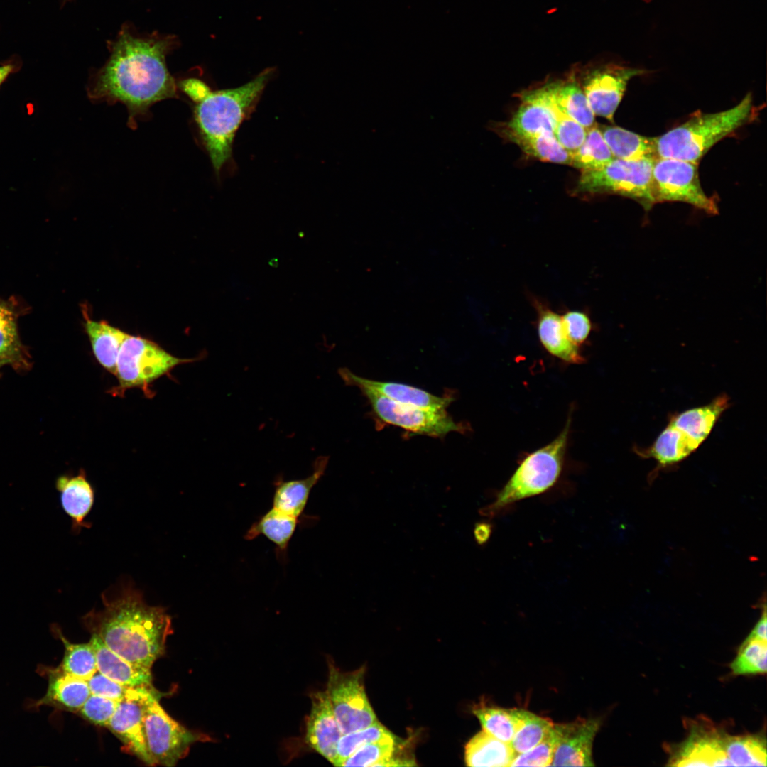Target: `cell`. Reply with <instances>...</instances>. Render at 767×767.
<instances>
[{
  "instance_id": "8992f818",
  "label": "cell",
  "mask_w": 767,
  "mask_h": 767,
  "mask_svg": "<svg viewBox=\"0 0 767 767\" xmlns=\"http://www.w3.org/2000/svg\"><path fill=\"white\" fill-rule=\"evenodd\" d=\"M203 357L180 359L151 340L128 334L117 359L115 376L118 385L109 393L114 396L123 397L128 389L139 388L148 394V387L154 381L180 364L197 361Z\"/></svg>"
},
{
  "instance_id": "f6af8a7d",
  "label": "cell",
  "mask_w": 767,
  "mask_h": 767,
  "mask_svg": "<svg viewBox=\"0 0 767 767\" xmlns=\"http://www.w3.org/2000/svg\"><path fill=\"white\" fill-rule=\"evenodd\" d=\"M91 694L119 701L127 692L126 687L97 670L87 680Z\"/></svg>"
},
{
  "instance_id": "484cf974",
  "label": "cell",
  "mask_w": 767,
  "mask_h": 767,
  "mask_svg": "<svg viewBox=\"0 0 767 767\" xmlns=\"http://www.w3.org/2000/svg\"><path fill=\"white\" fill-rule=\"evenodd\" d=\"M557 107L585 129L594 125V114L575 76L569 80L552 82L543 86Z\"/></svg>"
},
{
  "instance_id": "8fae6325",
  "label": "cell",
  "mask_w": 767,
  "mask_h": 767,
  "mask_svg": "<svg viewBox=\"0 0 767 767\" xmlns=\"http://www.w3.org/2000/svg\"><path fill=\"white\" fill-rule=\"evenodd\" d=\"M376 418L385 424L410 433L442 437L451 432L464 433L467 427L455 422L445 410L435 411L408 406L368 390H361Z\"/></svg>"
},
{
  "instance_id": "4316f807",
  "label": "cell",
  "mask_w": 767,
  "mask_h": 767,
  "mask_svg": "<svg viewBox=\"0 0 767 767\" xmlns=\"http://www.w3.org/2000/svg\"><path fill=\"white\" fill-rule=\"evenodd\" d=\"M700 445L698 441L668 423L653 443L639 454L653 458L659 467H666L684 460Z\"/></svg>"
},
{
  "instance_id": "d590c367",
  "label": "cell",
  "mask_w": 767,
  "mask_h": 767,
  "mask_svg": "<svg viewBox=\"0 0 767 767\" xmlns=\"http://www.w3.org/2000/svg\"><path fill=\"white\" fill-rule=\"evenodd\" d=\"M518 712L521 723L510 742L516 754L527 751L538 744L554 725L549 718L521 709Z\"/></svg>"
},
{
  "instance_id": "60d3db41",
  "label": "cell",
  "mask_w": 767,
  "mask_h": 767,
  "mask_svg": "<svg viewBox=\"0 0 767 767\" xmlns=\"http://www.w3.org/2000/svg\"><path fill=\"white\" fill-rule=\"evenodd\" d=\"M396 741L393 735L366 744L347 758L342 766H382L393 757Z\"/></svg>"
},
{
  "instance_id": "ee69618b",
  "label": "cell",
  "mask_w": 767,
  "mask_h": 767,
  "mask_svg": "<svg viewBox=\"0 0 767 767\" xmlns=\"http://www.w3.org/2000/svg\"><path fill=\"white\" fill-rule=\"evenodd\" d=\"M561 318L570 339L577 346L583 343L591 331V322L588 316L580 311H569Z\"/></svg>"
},
{
  "instance_id": "f35d334b",
  "label": "cell",
  "mask_w": 767,
  "mask_h": 767,
  "mask_svg": "<svg viewBox=\"0 0 767 767\" xmlns=\"http://www.w3.org/2000/svg\"><path fill=\"white\" fill-rule=\"evenodd\" d=\"M0 359L11 365L24 361L13 311L3 301H0Z\"/></svg>"
},
{
  "instance_id": "b9f144b4",
  "label": "cell",
  "mask_w": 767,
  "mask_h": 767,
  "mask_svg": "<svg viewBox=\"0 0 767 767\" xmlns=\"http://www.w3.org/2000/svg\"><path fill=\"white\" fill-rule=\"evenodd\" d=\"M560 731L554 724L547 736L531 749L518 754L510 766H551L560 740Z\"/></svg>"
},
{
  "instance_id": "d4e9b609",
  "label": "cell",
  "mask_w": 767,
  "mask_h": 767,
  "mask_svg": "<svg viewBox=\"0 0 767 767\" xmlns=\"http://www.w3.org/2000/svg\"><path fill=\"white\" fill-rule=\"evenodd\" d=\"M84 316L85 332L95 359L104 369L115 375L119 350L128 334L104 320L90 319L86 312Z\"/></svg>"
},
{
  "instance_id": "8d00e7d4",
  "label": "cell",
  "mask_w": 767,
  "mask_h": 767,
  "mask_svg": "<svg viewBox=\"0 0 767 767\" xmlns=\"http://www.w3.org/2000/svg\"><path fill=\"white\" fill-rule=\"evenodd\" d=\"M767 641L744 640L729 664L734 676L763 675L767 671Z\"/></svg>"
},
{
  "instance_id": "ac0fdd59",
  "label": "cell",
  "mask_w": 767,
  "mask_h": 767,
  "mask_svg": "<svg viewBox=\"0 0 767 767\" xmlns=\"http://www.w3.org/2000/svg\"><path fill=\"white\" fill-rule=\"evenodd\" d=\"M328 462V456L317 457L313 462V472L303 479L285 480L282 477H277L274 482L272 507L305 523L317 519L305 515L304 511L310 492L324 475Z\"/></svg>"
},
{
  "instance_id": "6da1fadb",
  "label": "cell",
  "mask_w": 767,
  "mask_h": 767,
  "mask_svg": "<svg viewBox=\"0 0 767 767\" xmlns=\"http://www.w3.org/2000/svg\"><path fill=\"white\" fill-rule=\"evenodd\" d=\"M175 45L170 36L141 37L123 28L108 61L92 80L89 97L124 104L131 124L153 104L177 97V85L165 62Z\"/></svg>"
},
{
  "instance_id": "ba28073f",
  "label": "cell",
  "mask_w": 767,
  "mask_h": 767,
  "mask_svg": "<svg viewBox=\"0 0 767 767\" xmlns=\"http://www.w3.org/2000/svg\"><path fill=\"white\" fill-rule=\"evenodd\" d=\"M146 749L153 766H174L185 757L197 741H210L201 733L186 729L170 717L155 696L148 704L143 718Z\"/></svg>"
},
{
  "instance_id": "7402d4cb",
  "label": "cell",
  "mask_w": 767,
  "mask_h": 767,
  "mask_svg": "<svg viewBox=\"0 0 767 767\" xmlns=\"http://www.w3.org/2000/svg\"><path fill=\"white\" fill-rule=\"evenodd\" d=\"M303 523H305L303 521L272 507L251 524L244 538L252 540L261 535L265 536L275 545L278 562L285 564L289 543L297 526Z\"/></svg>"
},
{
  "instance_id": "7a4b0ae2",
  "label": "cell",
  "mask_w": 767,
  "mask_h": 767,
  "mask_svg": "<svg viewBox=\"0 0 767 767\" xmlns=\"http://www.w3.org/2000/svg\"><path fill=\"white\" fill-rule=\"evenodd\" d=\"M102 599V610L93 609L82 618L86 629L120 657L151 668L173 633L166 609L147 604L131 584L104 592Z\"/></svg>"
},
{
  "instance_id": "c3c4849f",
  "label": "cell",
  "mask_w": 767,
  "mask_h": 767,
  "mask_svg": "<svg viewBox=\"0 0 767 767\" xmlns=\"http://www.w3.org/2000/svg\"><path fill=\"white\" fill-rule=\"evenodd\" d=\"M16 67L11 63L0 65V86L7 77L14 71Z\"/></svg>"
},
{
  "instance_id": "ab89813d",
  "label": "cell",
  "mask_w": 767,
  "mask_h": 767,
  "mask_svg": "<svg viewBox=\"0 0 767 767\" xmlns=\"http://www.w3.org/2000/svg\"><path fill=\"white\" fill-rule=\"evenodd\" d=\"M392 736L393 734L378 720L364 729L342 734L337 743L334 766H342L347 758L366 744Z\"/></svg>"
},
{
  "instance_id": "277c9868",
  "label": "cell",
  "mask_w": 767,
  "mask_h": 767,
  "mask_svg": "<svg viewBox=\"0 0 767 767\" xmlns=\"http://www.w3.org/2000/svg\"><path fill=\"white\" fill-rule=\"evenodd\" d=\"M755 115L750 92L729 109L697 111L685 122L655 137L656 157L699 163L715 143L750 122Z\"/></svg>"
},
{
  "instance_id": "e0dca14e",
  "label": "cell",
  "mask_w": 767,
  "mask_h": 767,
  "mask_svg": "<svg viewBox=\"0 0 767 767\" xmlns=\"http://www.w3.org/2000/svg\"><path fill=\"white\" fill-rule=\"evenodd\" d=\"M311 709L306 720L308 744L333 765L337 743L342 736L327 691L310 694Z\"/></svg>"
},
{
  "instance_id": "7dc6e473",
  "label": "cell",
  "mask_w": 767,
  "mask_h": 767,
  "mask_svg": "<svg viewBox=\"0 0 767 767\" xmlns=\"http://www.w3.org/2000/svg\"><path fill=\"white\" fill-rule=\"evenodd\" d=\"M491 527L487 523L479 522L475 524L474 535L479 545H482L487 541L491 534Z\"/></svg>"
},
{
  "instance_id": "d6986e66",
  "label": "cell",
  "mask_w": 767,
  "mask_h": 767,
  "mask_svg": "<svg viewBox=\"0 0 767 767\" xmlns=\"http://www.w3.org/2000/svg\"><path fill=\"white\" fill-rule=\"evenodd\" d=\"M48 678L45 695L35 706L50 705L61 709L77 712L91 695L87 680L71 675L59 667L40 669Z\"/></svg>"
},
{
  "instance_id": "4fadbf2b",
  "label": "cell",
  "mask_w": 767,
  "mask_h": 767,
  "mask_svg": "<svg viewBox=\"0 0 767 767\" xmlns=\"http://www.w3.org/2000/svg\"><path fill=\"white\" fill-rule=\"evenodd\" d=\"M155 696H160V694L153 686L129 687L118 701L107 726L121 740L126 751L148 766H153V763L146 746L143 718L148 704Z\"/></svg>"
},
{
  "instance_id": "e575fe53",
  "label": "cell",
  "mask_w": 767,
  "mask_h": 767,
  "mask_svg": "<svg viewBox=\"0 0 767 767\" xmlns=\"http://www.w3.org/2000/svg\"><path fill=\"white\" fill-rule=\"evenodd\" d=\"M570 155V165L581 171L599 169L614 158L600 129L595 124L587 129L584 142Z\"/></svg>"
},
{
  "instance_id": "836d02e7",
  "label": "cell",
  "mask_w": 767,
  "mask_h": 767,
  "mask_svg": "<svg viewBox=\"0 0 767 767\" xmlns=\"http://www.w3.org/2000/svg\"><path fill=\"white\" fill-rule=\"evenodd\" d=\"M52 631L64 644L65 651L61 664L58 666L64 672L76 678L87 680L97 670V659L94 648L87 643H72L62 633L56 625Z\"/></svg>"
},
{
  "instance_id": "2e32d148",
  "label": "cell",
  "mask_w": 767,
  "mask_h": 767,
  "mask_svg": "<svg viewBox=\"0 0 767 767\" xmlns=\"http://www.w3.org/2000/svg\"><path fill=\"white\" fill-rule=\"evenodd\" d=\"M338 374L344 384L368 390L400 404L425 410H445L452 402V396H437L423 389L409 385L378 381L361 377L347 368H340Z\"/></svg>"
},
{
  "instance_id": "ffe728a7",
  "label": "cell",
  "mask_w": 767,
  "mask_h": 767,
  "mask_svg": "<svg viewBox=\"0 0 767 767\" xmlns=\"http://www.w3.org/2000/svg\"><path fill=\"white\" fill-rule=\"evenodd\" d=\"M97 659V670L128 687H152L151 668L132 663L110 650L96 635L89 641Z\"/></svg>"
},
{
  "instance_id": "7c38bea8",
  "label": "cell",
  "mask_w": 767,
  "mask_h": 767,
  "mask_svg": "<svg viewBox=\"0 0 767 767\" xmlns=\"http://www.w3.org/2000/svg\"><path fill=\"white\" fill-rule=\"evenodd\" d=\"M688 727L687 738L670 746L667 766H733L725 751L728 733L705 720L692 721Z\"/></svg>"
},
{
  "instance_id": "7bdbcfd3",
  "label": "cell",
  "mask_w": 767,
  "mask_h": 767,
  "mask_svg": "<svg viewBox=\"0 0 767 767\" xmlns=\"http://www.w3.org/2000/svg\"><path fill=\"white\" fill-rule=\"evenodd\" d=\"M117 702L114 700L91 694L77 712L95 725L107 727Z\"/></svg>"
},
{
  "instance_id": "f546056e",
  "label": "cell",
  "mask_w": 767,
  "mask_h": 767,
  "mask_svg": "<svg viewBox=\"0 0 767 767\" xmlns=\"http://www.w3.org/2000/svg\"><path fill=\"white\" fill-rule=\"evenodd\" d=\"M538 332L542 344L552 355L570 364L584 361L578 346L567 335L559 315L549 310L541 311Z\"/></svg>"
},
{
  "instance_id": "44dd1931",
  "label": "cell",
  "mask_w": 767,
  "mask_h": 767,
  "mask_svg": "<svg viewBox=\"0 0 767 767\" xmlns=\"http://www.w3.org/2000/svg\"><path fill=\"white\" fill-rule=\"evenodd\" d=\"M56 489L60 493V502L64 511L72 520V530L78 533L82 527L89 528L90 523L85 521L94 503V490L81 470L75 476L62 475L56 480Z\"/></svg>"
},
{
  "instance_id": "1f68e13d",
  "label": "cell",
  "mask_w": 767,
  "mask_h": 767,
  "mask_svg": "<svg viewBox=\"0 0 767 767\" xmlns=\"http://www.w3.org/2000/svg\"><path fill=\"white\" fill-rule=\"evenodd\" d=\"M765 733L733 736L727 734L725 751L733 766H766Z\"/></svg>"
},
{
  "instance_id": "5b68a950",
  "label": "cell",
  "mask_w": 767,
  "mask_h": 767,
  "mask_svg": "<svg viewBox=\"0 0 767 767\" xmlns=\"http://www.w3.org/2000/svg\"><path fill=\"white\" fill-rule=\"evenodd\" d=\"M570 423V415L557 437L522 461L494 500L479 510L482 516L494 518L516 502L543 494L556 484L563 467Z\"/></svg>"
},
{
  "instance_id": "681fc988",
  "label": "cell",
  "mask_w": 767,
  "mask_h": 767,
  "mask_svg": "<svg viewBox=\"0 0 767 767\" xmlns=\"http://www.w3.org/2000/svg\"><path fill=\"white\" fill-rule=\"evenodd\" d=\"M6 364H7V363H6V361H5L4 360H3V359H0V369H1V367H2L3 366H4V365H6Z\"/></svg>"
},
{
  "instance_id": "d6a6232c",
  "label": "cell",
  "mask_w": 767,
  "mask_h": 767,
  "mask_svg": "<svg viewBox=\"0 0 767 767\" xmlns=\"http://www.w3.org/2000/svg\"><path fill=\"white\" fill-rule=\"evenodd\" d=\"M472 712L479 719L482 730L509 744L521 723L518 709H504L481 703L472 708Z\"/></svg>"
},
{
  "instance_id": "74e56055",
  "label": "cell",
  "mask_w": 767,
  "mask_h": 767,
  "mask_svg": "<svg viewBox=\"0 0 767 767\" xmlns=\"http://www.w3.org/2000/svg\"><path fill=\"white\" fill-rule=\"evenodd\" d=\"M538 90L551 109L554 117L553 134L558 142L570 153L581 146L587 129L563 113L548 94L544 87Z\"/></svg>"
},
{
  "instance_id": "4dcf8cb0",
  "label": "cell",
  "mask_w": 767,
  "mask_h": 767,
  "mask_svg": "<svg viewBox=\"0 0 767 767\" xmlns=\"http://www.w3.org/2000/svg\"><path fill=\"white\" fill-rule=\"evenodd\" d=\"M614 158L638 160L656 158L655 137H647L618 126L600 128Z\"/></svg>"
},
{
  "instance_id": "5bb4252c",
  "label": "cell",
  "mask_w": 767,
  "mask_h": 767,
  "mask_svg": "<svg viewBox=\"0 0 767 767\" xmlns=\"http://www.w3.org/2000/svg\"><path fill=\"white\" fill-rule=\"evenodd\" d=\"M644 72L615 63L595 66L584 72L582 88L594 115L612 122L629 81Z\"/></svg>"
},
{
  "instance_id": "f1b7e54d",
  "label": "cell",
  "mask_w": 767,
  "mask_h": 767,
  "mask_svg": "<svg viewBox=\"0 0 767 767\" xmlns=\"http://www.w3.org/2000/svg\"><path fill=\"white\" fill-rule=\"evenodd\" d=\"M496 130L501 137L516 143L526 154L545 162L570 165L571 155L553 134H520L499 125Z\"/></svg>"
},
{
  "instance_id": "cb8c5ba5",
  "label": "cell",
  "mask_w": 767,
  "mask_h": 767,
  "mask_svg": "<svg viewBox=\"0 0 767 767\" xmlns=\"http://www.w3.org/2000/svg\"><path fill=\"white\" fill-rule=\"evenodd\" d=\"M729 405V398L726 394H721L708 404L672 415L669 423L702 444Z\"/></svg>"
},
{
  "instance_id": "30bf717a",
  "label": "cell",
  "mask_w": 767,
  "mask_h": 767,
  "mask_svg": "<svg viewBox=\"0 0 767 767\" xmlns=\"http://www.w3.org/2000/svg\"><path fill=\"white\" fill-rule=\"evenodd\" d=\"M326 691L342 734L364 729L377 719L364 688L365 667L349 672L339 670L327 658Z\"/></svg>"
},
{
  "instance_id": "83f0119b",
  "label": "cell",
  "mask_w": 767,
  "mask_h": 767,
  "mask_svg": "<svg viewBox=\"0 0 767 767\" xmlns=\"http://www.w3.org/2000/svg\"><path fill=\"white\" fill-rule=\"evenodd\" d=\"M517 754L509 743L482 730L467 743L464 758L467 766L506 767L510 766Z\"/></svg>"
},
{
  "instance_id": "52a82bcc",
  "label": "cell",
  "mask_w": 767,
  "mask_h": 767,
  "mask_svg": "<svg viewBox=\"0 0 767 767\" xmlns=\"http://www.w3.org/2000/svg\"><path fill=\"white\" fill-rule=\"evenodd\" d=\"M653 161V158L631 161L614 158L599 169L581 171L576 190L622 195L636 200L648 211L656 204L652 185Z\"/></svg>"
},
{
  "instance_id": "603a6c76",
  "label": "cell",
  "mask_w": 767,
  "mask_h": 767,
  "mask_svg": "<svg viewBox=\"0 0 767 767\" xmlns=\"http://www.w3.org/2000/svg\"><path fill=\"white\" fill-rule=\"evenodd\" d=\"M520 98L518 110L504 125L520 134H553V114L538 89L522 93Z\"/></svg>"
},
{
  "instance_id": "3957f363",
  "label": "cell",
  "mask_w": 767,
  "mask_h": 767,
  "mask_svg": "<svg viewBox=\"0 0 767 767\" xmlns=\"http://www.w3.org/2000/svg\"><path fill=\"white\" fill-rule=\"evenodd\" d=\"M275 72V67H268L240 87L220 90H212L195 77L179 82L178 87L194 103L195 121L217 175L232 162L235 134L254 111Z\"/></svg>"
},
{
  "instance_id": "bcb514c9",
  "label": "cell",
  "mask_w": 767,
  "mask_h": 767,
  "mask_svg": "<svg viewBox=\"0 0 767 767\" xmlns=\"http://www.w3.org/2000/svg\"><path fill=\"white\" fill-rule=\"evenodd\" d=\"M761 615L749 634L744 640H761L767 641L766 638V605L763 604Z\"/></svg>"
},
{
  "instance_id": "9a60e30c",
  "label": "cell",
  "mask_w": 767,
  "mask_h": 767,
  "mask_svg": "<svg viewBox=\"0 0 767 767\" xmlns=\"http://www.w3.org/2000/svg\"><path fill=\"white\" fill-rule=\"evenodd\" d=\"M556 726L560 736L551 766H594L592 744L601 720L578 717L574 722Z\"/></svg>"
},
{
  "instance_id": "9c48e42d",
  "label": "cell",
  "mask_w": 767,
  "mask_h": 767,
  "mask_svg": "<svg viewBox=\"0 0 767 767\" xmlns=\"http://www.w3.org/2000/svg\"><path fill=\"white\" fill-rule=\"evenodd\" d=\"M652 185L656 203L682 202L710 214L719 212L715 198L702 190L698 163L656 157L653 164Z\"/></svg>"
}]
</instances>
